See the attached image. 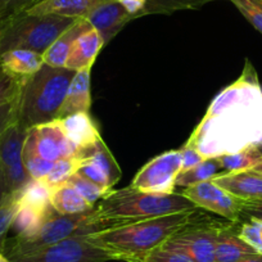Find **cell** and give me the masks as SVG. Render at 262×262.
Returning <instances> with one entry per match:
<instances>
[{
	"label": "cell",
	"mask_w": 262,
	"mask_h": 262,
	"mask_svg": "<svg viewBox=\"0 0 262 262\" xmlns=\"http://www.w3.org/2000/svg\"><path fill=\"white\" fill-rule=\"evenodd\" d=\"M262 140V85L246 60L242 75L212 99L185 143L205 158L220 157Z\"/></svg>",
	"instance_id": "6da1fadb"
},
{
	"label": "cell",
	"mask_w": 262,
	"mask_h": 262,
	"mask_svg": "<svg viewBox=\"0 0 262 262\" xmlns=\"http://www.w3.org/2000/svg\"><path fill=\"white\" fill-rule=\"evenodd\" d=\"M196 211L198 208L137 221L102 233L90 234V239L110 252L115 261H138L161 248L193 219Z\"/></svg>",
	"instance_id": "7a4b0ae2"
},
{
	"label": "cell",
	"mask_w": 262,
	"mask_h": 262,
	"mask_svg": "<svg viewBox=\"0 0 262 262\" xmlns=\"http://www.w3.org/2000/svg\"><path fill=\"white\" fill-rule=\"evenodd\" d=\"M76 71L42 64L22 84L18 95V123L24 128L58 120V115Z\"/></svg>",
	"instance_id": "3957f363"
},
{
	"label": "cell",
	"mask_w": 262,
	"mask_h": 262,
	"mask_svg": "<svg viewBox=\"0 0 262 262\" xmlns=\"http://www.w3.org/2000/svg\"><path fill=\"white\" fill-rule=\"evenodd\" d=\"M95 208L100 217L128 225L137 221L195 210L196 207L178 191L171 194L145 193L128 185L120 190H111Z\"/></svg>",
	"instance_id": "277c9868"
},
{
	"label": "cell",
	"mask_w": 262,
	"mask_h": 262,
	"mask_svg": "<svg viewBox=\"0 0 262 262\" xmlns=\"http://www.w3.org/2000/svg\"><path fill=\"white\" fill-rule=\"evenodd\" d=\"M120 226L123 225L111 219L100 217L95 207L89 212L77 215H60L54 210L45 219L44 224L35 235L26 239H19L16 236L7 239L3 253H26L71 236L90 235Z\"/></svg>",
	"instance_id": "5b68a950"
},
{
	"label": "cell",
	"mask_w": 262,
	"mask_h": 262,
	"mask_svg": "<svg viewBox=\"0 0 262 262\" xmlns=\"http://www.w3.org/2000/svg\"><path fill=\"white\" fill-rule=\"evenodd\" d=\"M76 21L69 17L36 16L27 12L6 18L0 34V54L12 49H29L42 55Z\"/></svg>",
	"instance_id": "8992f818"
},
{
	"label": "cell",
	"mask_w": 262,
	"mask_h": 262,
	"mask_svg": "<svg viewBox=\"0 0 262 262\" xmlns=\"http://www.w3.org/2000/svg\"><path fill=\"white\" fill-rule=\"evenodd\" d=\"M224 225L196 211L193 219L162 247L180 252L194 262H216V241Z\"/></svg>",
	"instance_id": "52a82bcc"
},
{
	"label": "cell",
	"mask_w": 262,
	"mask_h": 262,
	"mask_svg": "<svg viewBox=\"0 0 262 262\" xmlns=\"http://www.w3.org/2000/svg\"><path fill=\"white\" fill-rule=\"evenodd\" d=\"M12 262H108L112 254L95 244L90 235H75L26 253L6 254Z\"/></svg>",
	"instance_id": "ba28073f"
},
{
	"label": "cell",
	"mask_w": 262,
	"mask_h": 262,
	"mask_svg": "<svg viewBox=\"0 0 262 262\" xmlns=\"http://www.w3.org/2000/svg\"><path fill=\"white\" fill-rule=\"evenodd\" d=\"M183 170L180 150H167L145 163L130 186L145 193L171 194L176 191V178Z\"/></svg>",
	"instance_id": "9c48e42d"
},
{
	"label": "cell",
	"mask_w": 262,
	"mask_h": 262,
	"mask_svg": "<svg viewBox=\"0 0 262 262\" xmlns=\"http://www.w3.org/2000/svg\"><path fill=\"white\" fill-rule=\"evenodd\" d=\"M27 131L16 121L0 137V167L3 170L9 194L21 190L31 179L24 163Z\"/></svg>",
	"instance_id": "30bf717a"
},
{
	"label": "cell",
	"mask_w": 262,
	"mask_h": 262,
	"mask_svg": "<svg viewBox=\"0 0 262 262\" xmlns=\"http://www.w3.org/2000/svg\"><path fill=\"white\" fill-rule=\"evenodd\" d=\"M180 193L193 202L196 208L216 213L229 223L236 224L241 220L244 201L234 196L212 180L183 188Z\"/></svg>",
	"instance_id": "8fae6325"
},
{
	"label": "cell",
	"mask_w": 262,
	"mask_h": 262,
	"mask_svg": "<svg viewBox=\"0 0 262 262\" xmlns=\"http://www.w3.org/2000/svg\"><path fill=\"white\" fill-rule=\"evenodd\" d=\"M26 139L31 143L37 155L50 162L77 156L76 147L66 137L59 120L29 128Z\"/></svg>",
	"instance_id": "7c38bea8"
},
{
	"label": "cell",
	"mask_w": 262,
	"mask_h": 262,
	"mask_svg": "<svg viewBox=\"0 0 262 262\" xmlns=\"http://www.w3.org/2000/svg\"><path fill=\"white\" fill-rule=\"evenodd\" d=\"M66 137L76 147L77 157L86 161L95 144L102 139L97 125L89 113H75L59 120Z\"/></svg>",
	"instance_id": "4fadbf2b"
},
{
	"label": "cell",
	"mask_w": 262,
	"mask_h": 262,
	"mask_svg": "<svg viewBox=\"0 0 262 262\" xmlns=\"http://www.w3.org/2000/svg\"><path fill=\"white\" fill-rule=\"evenodd\" d=\"M93 29L97 30L104 40L110 42L126 25L134 19L120 3L115 0H103L85 17Z\"/></svg>",
	"instance_id": "5bb4252c"
},
{
	"label": "cell",
	"mask_w": 262,
	"mask_h": 262,
	"mask_svg": "<svg viewBox=\"0 0 262 262\" xmlns=\"http://www.w3.org/2000/svg\"><path fill=\"white\" fill-rule=\"evenodd\" d=\"M212 181L244 202L262 201V175L254 170L223 172Z\"/></svg>",
	"instance_id": "9a60e30c"
},
{
	"label": "cell",
	"mask_w": 262,
	"mask_h": 262,
	"mask_svg": "<svg viewBox=\"0 0 262 262\" xmlns=\"http://www.w3.org/2000/svg\"><path fill=\"white\" fill-rule=\"evenodd\" d=\"M104 47V40L99 32L93 29L92 25L81 32L71 47L66 69L81 71V70L92 69L97 59L98 54Z\"/></svg>",
	"instance_id": "2e32d148"
},
{
	"label": "cell",
	"mask_w": 262,
	"mask_h": 262,
	"mask_svg": "<svg viewBox=\"0 0 262 262\" xmlns=\"http://www.w3.org/2000/svg\"><path fill=\"white\" fill-rule=\"evenodd\" d=\"M102 2L103 0H39L25 12L36 16L53 14L79 19L85 18L93 8Z\"/></svg>",
	"instance_id": "e0dca14e"
},
{
	"label": "cell",
	"mask_w": 262,
	"mask_h": 262,
	"mask_svg": "<svg viewBox=\"0 0 262 262\" xmlns=\"http://www.w3.org/2000/svg\"><path fill=\"white\" fill-rule=\"evenodd\" d=\"M90 70L77 71L70 84L67 95L58 115V120L75 113H89L92 107V93H90Z\"/></svg>",
	"instance_id": "ac0fdd59"
},
{
	"label": "cell",
	"mask_w": 262,
	"mask_h": 262,
	"mask_svg": "<svg viewBox=\"0 0 262 262\" xmlns=\"http://www.w3.org/2000/svg\"><path fill=\"white\" fill-rule=\"evenodd\" d=\"M0 64L13 77L25 82L44 64L42 55L29 49H12L0 54Z\"/></svg>",
	"instance_id": "d6986e66"
},
{
	"label": "cell",
	"mask_w": 262,
	"mask_h": 262,
	"mask_svg": "<svg viewBox=\"0 0 262 262\" xmlns=\"http://www.w3.org/2000/svg\"><path fill=\"white\" fill-rule=\"evenodd\" d=\"M257 252L239 236L234 230V223L225 224L221 228L216 241V262H239Z\"/></svg>",
	"instance_id": "ffe728a7"
},
{
	"label": "cell",
	"mask_w": 262,
	"mask_h": 262,
	"mask_svg": "<svg viewBox=\"0 0 262 262\" xmlns=\"http://www.w3.org/2000/svg\"><path fill=\"white\" fill-rule=\"evenodd\" d=\"M89 26L90 24L86 19L80 18L70 29L66 30L42 54L45 64L55 67V69L66 67V62H67V58L71 52L72 44L76 40V37Z\"/></svg>",
	"instance_id": "44dd1931"
},
{
	"label": "cell",
	"mask_w": 262,
	"mask_h": 262,
	"mask_svg": "<svg viewBox=\"0 0 262 262\" xmlns=\"http://www.w3.org/2000/svg\"><path fill=\"white\" fill-rule=\"evenodd\" d=\"M50 202L53 208L60 215H77L89 212L94 208L69 184L53 189Z\"/></svg>",
	"instance_id": "7402d4cb"
},
{
	"label": "cell",
	"mask_w": 262,
	"mask_h": 262,
	"mask_svg": "<svg viewBox=\"0 0 262 262\" xmlns=\"http://www.w3.org/2000/svg\"><path fill=\"white\" fill-rule=\"evenodd\" d=\"M52 189L41 180L30 179L29 183L18 190V203L34 208L42 215H49L54 211L52 202Z\"/></svg>",
	"instance_id": "603a6c76"
},
{
	"label": "cell",
	"mask_w": 262,
	"mask_h": 262,
	"mask_svg": "<svg viewBox=\"0 0 262 262\" xmlns=\"http://www.w3.org/2000/svg\"><path fill=\"white\" fill-rule=\"evenodd\" d=\"M223 172L224 171L217 158H206L194 167L181 171L176 178V188H189V186L203 183V181L212 180L213 178Z\"/></svg>",
	"instance_id": "cb8c5ba5"
},
{
	"label": "cell",
	"mask_w": 262,
	"mask_h": 262,
	"mask_svg": "<svg viewBox=\"0 0 262 262\" xmlns=\"http://www.w3.org/2000/svg\"><path fill=\"white\" fill-rule=\"evenodd\" d=\"M48 216L37 212L36 210L29 206L19 205L11 228L14 231V236L19 239H26L35 235Z\"/></svg>",
	"instance_id": "d4e9b609"
},
{
	"label": "cell",
	"mask_w": 262,
	"mask_h": 262,
	"mask_svg": "<svg viewBox=\"0 0 262 262\" xmlns=\"http://www.w3.org/2000/svg\"><path fill=\"white\" fill-rule=\"evenodd\" d=\"M220 162L224 172H238V171L253 170L258 163L262 162V155L258 152L256 145L246 148L243 150L216 157Z\"/></svg>",
	"instance_id": "484cf974"
},
{
	"label": "cell",
	"mask_w": 262,
	"mask_h": 262,
	"mask_svg": "<svg viewBox=\"0 0 262 262\" xmlns=\"http://www.w3.org/2000/svg\"><path fill=\"white\" fill-rule=\"evenodd\" d=\"M215 0H147L142 16L147 14H172L179 11L200 9Z\"/></svg>",
	"instance_id": "4316f807"
},
{
	"label": "cell",
	"mask_w": 262,
	"mask_h": 262,
	"mask_svg": "<svg viewBox=\"0 0 262 262\" xmlns=\"http://www.w3.org/2000/svg\"><path fill=\"white\" fill-rule=\"evenodd\" d=\"M88 160L92 161L93 163H95V165L105 173V176H107L108 180H110L112 188L120 181L121 176H122L120 166H118L117 161L115 160V157H113V155L111 153V150L108 149L107 145L104 144L103 139H100L99 142L97 143L94 150L92 152V156H90Z\"/></svg>",
	"instance_id": "83f0119b"
},
{
	"label": "cell",
	"mask_w": 262,
	"mask_h": 262,
	"mask_svg": "<svg viewBox=\"0 0 262 262\" xmlns=\"http://www.w3.org/2000/svg\"><path fill=\"white\" fill-rule=\"evenodd\" d=\"M85 161L82 158L77 157H70V158H63V160L57 161L53 165V168L50 170V172L48 173L47 178L44 179L45 184L49 186L50 189H55L60 185H64L67 184L69 179L74 175L75 172L79 171V168L81 167V165Z\"/></svg>",
	"instance_id": "f1b7e54d"
},
{
	"label": "cell",
	"mask_w": 262,
	"mask_h": 262,
	"mask_svg": "<svg viewBox=\"0 0 262 262\" xmlns=\"http://www.w3.org/2000/svg\"><path fill=\"white\" fill-rule=\"evenodd\" d=\"M24 163L29 176L34 180H44L54 165V162L44 160L41 156L37 155L27 139L25 140L24 145Z\"/></svg>",
	"instance_id": "f546056e"
},
{
	"label": "cell",
	"mask_w": 262,
	"mask_h": 262,
	"mask_svg": "<svg viewBox=\"0 0 262 262\" xmlns=\"http://www.w3.org/2000/svg\"><path fill=\"white\" fill-rule=\"evenodd\" d=\"M18 191L8 194L0 203V252L4 251V246L8 239L14 215L18 210Z\"/></svg>",
	"instance_id": "4dcf8cb0"
},
{
	"label": "cell",
	"mask_w": 262,
	"mask_h": 262,
	"mask_svg": "<svg viewBox=\"0 0 262 262\" xmlns=\"http://www.w3.org/2000/svg\"><path fill=\"white\" fill-rule=\"evenodd\" d=\"M69 185H71L80 195H82L86 200V202L89 205H92L93 207L98 205L103 196L107 195L111 190H105V189L100 188L97 184L92 183L89 179H86L85 176H82L81 173L75 172L71 178L67 181Z\"/></svg>",
	"instance_id": "1f68e13d"
},
{
	"label": "cell",
	"mask_w": 262,
	"mask_h": 262,
	"mask_svg": "<svg viewBox=\"0 0 262 262\" xmlns=\"http://www.w3.org/2000/svg\"><path fill=\"white\" fill-rule=\"evenodd\" d=\"M262 35V0H229Z\"/></svg>",
	"instance_id": "d6a6232c"
},
{
	"label": "cell",
	"mask_w": 262,
	"mask_h": 262,
	"mask_svg": "<svg viewBox=\"0 0 262 262\" xmlns=\"http://www.w3.org/2000/svg\"><path fill=\"white\" fill-rule=\"evenodd\" d=\"M238 234L257 253L262 254V220L254 217L248 219V221L242 224Z\"/></svg>",
	"instance_id": "836d02e7"
},
{
	"label": "cell",
	"mask_w": 262,
	"mask_h": 262,
	"mask_svg": "<svg viewBox=\"0 0 262 262\" xmlns=\"http://www.w3.org/2000/svg\"><path fill=\"white\" fill-rule=\"evenodd\" d=\"M24 82L9 75L0 64V107L17 98Z\"/></svg>",
	"instance_id": "e575fe53"
},
{
	"label": "cell",
	"mask_w": 262,
	"mask_h": 262,
	"mask_svg": "<svg viewBox=\"0 0 262 262\" xmlns=\"http://www.w3.org/2000/svg\"><path fill=\"white\" fill-rule=\"evenodd\" d=\"M131 262H194L193 259L189 258L185 254L180 253V252L171 251V249L161 247V248L155 249L150 252L149 254L142 259L138 261H131Z\"/></svg>",
	"instance_id": "d590c367"
},
{
	"label": "cell",
	"mask_w": 262,
	"mask_h": 262,
	"mask_svg": "<svg viewBox=\"0 0 262 262\" xmlns=\"http://www.w3.org/2000/svg\"><path fill=\"white\" fill-rule=\"evenodd\" d=\"M77 172L81 173L82 176L89 179L92 183L97 184V185L100 186V188L105 189V190H112V185H111L110 180H108V178L105 176V173L103 172V171L100 170L95 163H93L92 161L89 160L85 161Z\"/></svg>",
	"instance_id": "8d00e7d4"
},
{
	"label": "cell",
	"mask_w": 262,
	"mask_h": 262,
	"mask_svg": "<svg viewBox=\"0 0 262 262\" xmlns=\"http://www.w3.org/2000/svg\"><path fill=\"white\" fill-rule=\"evenodd\" d=\"M18 120V97L0 107V137Z\"/></svg>",
	"instance_id": "74e56055"
},
{
	"label": "cell",
	"mask_w": 262,
	"mask_h": 262,
	"mask_svg": "<svg viewBox=\"0 0 262 262\" xmlns=\"http://www.w3.org/2000/svg\"><path fill=\"white\" fill-rule=\"evenodd\" d=\"M37 2L39 0H0V14L3 18H9L27 11Z\"/></svg>",
	"instance_id": "f35d334b"
},
{
	"label": "cell",
	"mask_w": 262,
	"mask_h": 262,
	"mask_svg": "<svg viewBox=\"0 0 262 262\" xmlns=\"http://www.w3.org/2000/svg\"><path fill=\"white\" fill-rule=\"evenodd\" d=\"M181 153V162H183V170L185 171L189 170V168L194 167L195 165L202 162L203 160H206L202 155L196 149H194L193 147H189V145H184L180 149Z\"/></svg>",
	"instance_id": "ab89813d"
},
{
	"label": "cell",
	"mask_w": 262,
	"mask_h": 262,
	"mask_svg": "<svg viewBox=\"0 0 262 262\" xmlns=\"http://www.w3.org/2000/svg\"><path fill=\"white\" fill-rule=\"evenodd\" d=\"M115 2L120 3L131 16L134 17V19L142 17L145 4H147V0H115Z\"/></svg>",
	"instance_id": "60d3db41"
},
{
	"label": "cell",
	"mask_w": 262,
	"mask_h": 262,
	"mask_svg": "<svg viewBox=\"0 0 262 262\" xmlns=\"http://www.w3.org/2000/svg\"><path fill=\"white\" fill-rule=\"evenodd\" d=\"M242 216L247 219H259L262 220V201H253V202H244L242 208Z\"/></svg>",
	"instance_id": "b9f144b4"
},
{
	"label": "cell",
	"mask_w": 262,
	"mask_h": 262,
	"mask_svg": "<svg viewBox=\"0 0 262 262\" xmlns=\"http://www.w3.org/2000/svg\"><path fill=\"white\" fill-rule=\"evenodd\" d=\"M8 189H7V183L6 178H4V173L2 167H0V203L3 202V200L8 195Z\"/></svg>",
	"instance_id": "7bdbcfd3"
},
{
	"label": "cell",
	"mask_w": 262,
	"mask_h": 262,
	"mask_svg": "<svg viewBox=\"0 0 262 262\" xmlns=\"http://www.w3.org/2000/svg\"><path fill=\"white\" fill-rule=\"evenodd\" d=\"M239 262H262V254L256 253V254H252V256L247 257V258L242 259Z\"/></svg>",
	"instance_id": "ee69618b"
},
{
	"label": "cell",
	"mask_w": 262,
	"mask_h": 262,
	"mask_svg": "<svg viewBox=\"0 0 262 262\" xmlns=\"http://www.w3.org/2000/svg\"><path fill=\"white\" fill-rule=\"evenodd\" d=\"M0 262H12V261L3 253V252H0Z\"/></svg>",
	"instance_id": "f6af8a7d"
},
{
	"label": "cell",
	"mask_w": 262,
	"mask_h": 262,
	"mask_svg": "<svg viewBox=\"0 0 262 262\" xmlns=\"http://www.w3.org/2000/svg\"><path fill=\"white\" fill-rule=\"evenodd\" d=\"M253 170H254V171H257V172L261 173V175H262V162H261V163H258V165H257L256 167L253 168Z\"/></svg>",
	"instance_id": "bcb514c9"
},
{
	"label": "cell",
	"mask_w": 262,
	"mask_h": 262,
	"mask_svg": "<svg viewBox=\"0 0 262 262\" xmlns=\"http://www.w3.org/2000/svg\"><path fill=\"white\" fill-rule=\"evenodd\" d=\"M256 148H257V149H258V152L261 153V155H262V140H261V142L257 143V144H256Z\"/></svg>",
	"instance_id": "7dc6e473"
},
{
	"label": "cell",
	"mask_w": 262,
	"mask_h": 262,
	"mask_svg": "<svg viewBox=\"0 0 262 262\" xmlns=\"http://www.w3.org/2000/svg\"><path fill=\"white\" fill-rule=\"evenodd\" d=\"M4 19H6V18H3V19H0V34H2V29H3V24H4Z\"/></svg>",
	"instance_id": "c3c4849f"
},
{
	"label": "cell",
	"mask_w": 262,
	"mask_h": 262,
	"mask_svg": "<svg viewBox=\"0 0 262 262\" xmlns=\"http://www.w3.org/2000/svg\"><path fill=\"white\" fill-rule=\"evenodd\" d=\"M0 19H3V17H2V14H0Z\"/></svg>",
	"instance_id": "681fc988"
}]
</instances>
